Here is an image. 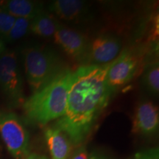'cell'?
<instances>
[{"label":"cell","mask_w":159,"mask_h":159,"mask_svg":"<svg viewBox=\"0 0 159 159\" xmlns=\"http://www.w3.org/2000/svg\"><path fill=\"white\" fill-rule=\"evenodd\" d=\"M111 63L83 65L74 70L65 113L53 125L74 146L85 142L114 94L107 80Z\"/></svg>","instance_id":"1"},{"label":"cell","mask_w":159,"mask_h":159,"mask_svg":"<svg viewBox=\"0 0 159 159\" xmlns=\"http://www.w3.org/2000/svg\"><path fill=\"white\" fill-rule=\"evenodd\" d=\"M74 70L66 67L56 77L26 99L22 108L32 124L46 125L64 114Z\"/></svg>","instance_id":"2"},{"label":"cell","mask_w":159,"mask_h":159,"mask_svg":"<svg viewBox=\"0 0 159 159\" xmlns=\"http://www.w3.org/2000/svg\"><path fill=\"white\" fill-rule=\"evenodd\" d=\"M23 61L26 78L33 93L44 86L66 68L58 53L43 45L25 48Z\"/></svg>","instance_id":"3"},{"label":"cell","mask_w":159,"mask_h":159,"mask_svg":"<svg viewBox=\"0 0 159 159\" xmlns=\"http://www.w3.org/2000/svg\"><path fill=\"white\" fill-rule=\"evenodd\" d=\"M0 135L15 159H23L30 153L29 132L25 123L13 111L0 108Z\"/></svg>","instance_id":"4"},{"label":"cell","mask_w":159,"mask_h":159,"mask_svg":"<svg viewBox=\"0 0 159 159\" xmlns=\"http://www.w3.org/2000/svg\"><path fill=\"white\" fill-rule=\"evenodd\" d=\"M0 89L12 106H22L26 99L23 78L14 51L0 55Z\"/></svg>","instance_id":"5"},{"label":"cell","mask_w":159,"mask_h":159,"mask_svg":"<svg viewBox=\"0 0 159 159\" xmlns=\"http://www.w3.org/2000/svg\"><path fill=\"white\" fill-rule=\"evenodd\" d=\"M140 61L141 56L139 52L125 48L111 62L107 73V80L114 92L134 78L139 70Z\"/></svg>","instance_id":"6"},{"label":"cell","mask_w":159,"mask_h":159,"mask_svg":"<svg viewBox=\"0 0 159 159\" xmlns=\"http://www.w3.org/2000/svg\"><path fill=\"white\" fill-rule=\"evenodd\" d=\"M122 41L116 35H99L89 42L83 65H105L114 61L122 51Z\"/></svg>","instance_id":"7"},{"label":"cell","mask_w":159,"mask_h":159,"mask_svg":"<svg viewBox=\"0 0 159 159\" xmlns=\"http://www.w3.org/2000/svg\"><path fill=\"white\" fill-rule=\"evenodd\" d=\"M52 38L67 55L75 61L84 63L89 46L85 35L66 27L59 21Z\"/></svg>","instance_id":"8"},{"label":"cell","mask_w":159,"mask_h":159,"mask_svg":"<svg viewBox=\"0 0 159 159\" xmlns=\"http://www.w3.org/2000/svg\"><path fill=\"white\" fill-rule=\"evenodd\" d=\"M159 128V111L152 101L144 99L138 103L133 118L132 133L143 136H152Z\"/></svg>","instance_id":"9"},{"label":"cell","mask_w":159,"mask_h":159,"mask_svg":"<svg viewBox=\"0 0 159 159\" xmlns=\"http://www.w3.org/2000/svg\"><path fill=\"white\" fill-rule=\"evenodd\" d=\"M46 11L64 21L79 22L88 17L89 5L79 0H55L49 4Z\"/></svg>","instance_id":"10"},{"label":"cell","mask_w":159,"mask_h":159,"mask_svg":"<svg viewBox=\"0 0 159 159\" xmlns=\"http://www.w3.org/2000/svg\"><path fill=\"white\" fill-rule=\"evenodd\" d=\"M44 135L51 158L68 159L73 149V144L68 136L54 125L46 129Z\"/></svg>","instance_id":"11"},{"label":"cell","mask_w":159,"mask_h":159,"mask_svg":"<svg viewBox=\"0 0 159 159\" xmlns=\"http://www.w3.org/2000/svg\"><path fill=\"white\" fill-rule=\"evenodd\" d=\"M0 8L15 18L33 19L44 9L43 4L31 0H6L0 2Z\"/></svg>","instance_id":"12"},{"label":"cell","mask_w":159,"mask_h":159,"mask_svg":"<svg viewBox=\"0 0 159 159\" xmlns=\"http://www.w3.org/2000/svg\"><path fill=\"white\" fill-rule=\"evenodd\" d=\"M58 23L54 16L43 10L31 20L30 32L41 37H52Z\"/></svg>","instance_id":"13"},{"label":"cell","mask_w":159,"mask_h":159,"mask_svg":"<svg viewBox=\"0 0 159 159\" xmlns=\"http://www.w3.org/2000/svg\"><path fill=\"white\" fill-rule=\"evenodd\" d=\"M142 81L146 90L152 95L159 93V63L154 61L148 63L143 71Z\"/></svg>","instance_id":"14"},{"label":"cell","mask_w":159,"mask_h":159,"mask_svg":"<svg viewBox=\"0 0 159 159\" xmlns=\"http://www.w3.org/2000/svg\"><path fill=\"white\" fill-rule=\"evenodd\" d=\"M31 20L23 18H16L13 27L4 40L8 42H12L25 37L29 32H30Z\"/></svg>","instance_id":"15"},{"label":"cell","mask_w":159,"mask_h":159,"mask_svg":"<svg viewBox=\"0 0 159 159\" xmlns=\"http://www.w3.org/2000/svg\"><path fill=\"white\" fill-rule=\"evenodd\" d=\"M16 21V18L0 8V38L4 39L8 34Z\"/></svg>","instance_id":"16"},{"label":"cell","mask_w":159,"mask_h":159,"mask_svg":"<svg viewBox=\"0 0 159 159\" xmlns=\"http://www.w3.org/2000/svg\"><path fill=\"white\" fill-rule=\"evenodd\" d=\"M133 159H159L158 148H150L137 152Z\"/></svg>","instance_id":"17"},{"label":"cell","mask_w":159,"mask_h":159,"mask_svg":"<svg viewBox=\"0 0 159 159\" xmlns=\"http://www.w3.org/2000/svg\"><path fill=\"white\" fill-rule=\"evenodd\" d=\"M68 159H92V155H89L85 147L79 146L76 150L72 151Z\"/></svg>","instance_id":"18"},{"label":"cell","mask_w":159,"mask_h":159,"mask_svg":"<svg viewBox=\"0 0 159 159\" xmlns=\"http://www.w3.org/2000/svg\"><path fill=\"white\" fill-rule=\"evenodd\" d=\"M23 159H49L47 157L43 156V155H40L35 153V152H32V153H29L25 158Z\"/></svg>","instance_id":"19"},{"label":"cell","mask_w":159,"mask_h":159,"mask_svg":"<svg viewBox=\"0 0 159 159\" xmlns=\"http://www.w3.org/2000/svg\"><path fill=\"white\" fill-rule=\"evenodd\" d=\"M5 49H6V47H5V41H3L2 39L0 38V55H2L3 52H5Z\"/></svg>","instance_id":"20"},{"label":"cell","mask_w":159,"mask_h":159,"mask_svg":"<svg viewBox=\"0 0 159 159\" xmlns=\"http://www.w3.org/2000/svg\"><path fill=\"white\" fill-rule=\"evenodd\" d=\"M92 159H109V158L104 156H94V155H92Z\"/></svg>","instance_id":"21"},{"label":"cell","mask_w":159,"mask_h":159,"mask_svg":"<svg viewBox=\"0 0 159 159\" xmlns=\"http://www.w3.org/2000/svg\"><path fill=\"white\" fill-rule=\"evenodd\" d=\"M2 147H1V145H0V153H1V152H2Z\"/></svg>","instance_id":"22"}]
</instances>
